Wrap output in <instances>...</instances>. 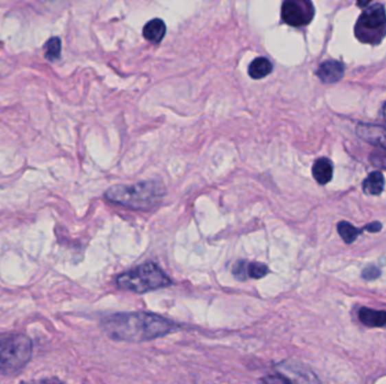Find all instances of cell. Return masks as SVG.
Segmentation results:
<instances>
[{"instance_id": "9", "label": "cell", "mask_w": 386, "mask_h": 384, "mask_svg": "<svg viewBox=\"0 0 386 384\" xmlns=\"http://www.w3.org/2000/svg\"><path fill=\"white\" fill-rule=\"evenodd\" d=\"M357 134L365 141L372 145H380L386 150V129L383 126L373 124H359L357 126Z\"/></svg>"}, {"instance_id": "3", "label": "cell", "mask_w": 386, "mask_h": 384, "mask_svg": "<svg viewBox=\"0 0 386 384\" xmlns=\"http://www.w3.org/2000/svg\"><path fill=\"white\" fill-rule=\"evenodd\" d=\"M117 284L122 290L144 294L170 287L172 280L157 265L147 263L119 275Z\"/></svg>"}, {"instance_id": "19", "label": "cell", "mask_w": 386, "mask_h": 384, "mask_svg": "<svg viewBox=\"0 0 386 384\" xmlns=\"http://www.w3.org/2000/svg\"><path fill=\"white\" fill-rule=\"evenodd\" d=\"M378 276H380V271H378V268L374 267V266L365 268V271L363 272V277L366 280H375Z\"/></svg>"}, {"instance_id": "7", "label": "cell", "mask_w": 386, "mask_h": 384, "mask_svg": "<svg viewBox=\"0 0 386 384\" xmlns=\"http://www.w3.org/2000/svg\"><path fill=\"white\" fill-rule=\"evenodd\" d=\"M233 275L238 280H259L269 273L266 264L258 261H240L233 267Z\"/></svg>"}, {"instance_id": "2", "label": "cell", "mask_w": 386, "mask_h": 384, "mask_svg": "<svg viewBox=\"0 0 386 384\" xmlns=\"http://www.w3.org/2000/svg\"><path fill=\"white\" fill-rule=\"evenodd\" d=\"M165 189L157 182H141L135 185H117L108 189L109 201L131 208H150L164 196Z\"/></svg>"}, {"instance_id": "8", "label": "cell", "mask_w": 386, "mask_h": 384, "mask_svg": "<svg viewBox=\"0 0 386 384\" xmlns=\"http://www.w3.org/2000/svg\"><path fill=\"white\" fill-rule=\"evenodd\" d=\"M279 369H280V373L288 376L294 384H320V382L317 381V379L315 378V375L305 369L304 366L285 363L279 366Z\"/></svg>"}, {"instance_id": "1", "label": "cell", "mask_w": 386, "mask_h": 384, "mask_svg": "<svg viewBox=\"0 0 386 384\" xmlns=\"http://www.w3.org/2000/svg\"><path fill=\"white\" fill-rule=\"evenodd\" d=\"M109 338L124 343H143L177 331L174 322L150 312L115 313L102 322Z\"/></svg>"}, {"instance_id": "5", "label": "cell", "mask_w": 386, "mask_h": 384, "mask_svg": "<svg viewBox=\"0 0 386 384\" xmlns=\"http://www.w3.org/2000/svg\"><path fill=\"white\" fill-rule=\"evenodd\" d=\"M354 33L359 41L378 45L386 35V15L383 5L374 3L365 10L358 19Z\"/></svg>"}, {"instance_id": "14", "label": "cell", "mask_w": 386, "mask_h": 384, "mask_svg": "<svg viewBox=\"0 0 386 384\" xmlns=\"http://www.w3.org/2000/svg\"><path fill=\"white\" fill-rule=\"evenodd\" d=\"M273 66L271 61L266 58L260 57L254 59L249 67V75L251 78L261 79L273 73Z\"/></svg>"}, {"instance_id": "21", "label": "cell", "mask_w": 386, "mask_h": 384, "mask_svg": "<svg viewBox=\"0 0 386 384\" xmlns=\"http://www.w3.org/2000/svg\"><path fill=\"white\" fill-rule=\"evenodd\" d=\"M381 228H382L381 224H378V222H374V224H368L367 227H365V229L370 231V232H377V231L381 230Z\"/></svg>"}, {"instance_id": "11", "label": "cell", "mask_w": 386, "mask_h": 384, "mask_svg": "<svg viewBox=\"0 0 386 384\" xmlns=\"http://www.w3.org/2000/svg\"><path fill=\"white\" fill-rule=\"evenodd\" d=\"M165 33H166V25L159 19H152L147 23L143 31L144 38L152 43H159L164 38Z\"/></svg>"}, {"instance_id": "4", "label": "cell", "mask_w": 386, "mask_h": 384, "mask_svg": "<svg viewBox=\"0 0 386 384\" xmlns=\"http://www.w3.org/2000/svg\"><path fill=\"white\" fill-rule=\"evenodd\" d=\"M32 353V340L25 335H8L0 338V372L16 374L30 362Z\"/></svg>"}, {"instance_id": "17", "label": "cell", "mask_w": 386, "mask_h": 384, "mask_svg": "<svg viewBox=\"0 0 386 384\" xmlns=\"http://www.w3.org/2000/svg\"><path fill=\"white\" fill-rule=\"evenodd\" d=\"M61 53V41L60 38H52L47 42L45 45V57L49 60H56L60 57Z\"/></svg>"}, {"instance_id": "13", "label": "cell", "mask_w": 386, "mask_h": 384, "mask_svg": "<svg viewBox=\"0 0 386 384\" xmlns=\"http://www.w3.org/2000/svg\"><path fill=\"white\" fill-rule=\"evenodd\" d=\"M359 319L368 327H384L386 326V312L377 311L373 309L361 308L359 310Z\"/></svg>"}, {"instance_id": "10", "label": "cell", "mask_w": 386, "mask_h": 384, "mask_svg": "<svg viewBox=\"0 0 386 384\" xmlns=\"http://www.w3.org/2000/svg\"><path fill=\"white\" fill-rule=\"evenodd\" d=\"M345 73V67L337 60H328L321 63L317 75L326 84H333L342 78Z\"/></svg>"}, {"instance_id": "22", "label": "cell", "mask_w": 386, "mask_h": 384, "mask_svg": "<svg viewBox=\"0 0 386 384\" xmlns=\"http://www.w3.org/2000/svg\"><path fill=\"white\" fill-rule=\"evenodd\" d=\"M383 115H384V120L386 121V104L384 105Z\"/></svg>"}, {"instance_id": "16", "label": "cell", "mask_w": 386, "mask_h": 384, "mask_svg": "<svg viewBox=\"0 0 386 384\" xmlns=\"http://www.w3.org/2000/svg\"><path fill=\"white\" fill-rule=\"evenodd\" d=\"M338 232L345 243H354V240L357 239L358 235H359L361 231L358 230L357 228L354 227L349 222L342 221V222H339L338 224Z\"/></svg>"}, {"instance_id": "18", "label": "cell", "mask_w": 386, "mask_h": 384, "mask_svg": "<svg viewBox=\"0 0 386 384\" xmlns=\"http://www.w3.org/2000/svg\"><path fill=\"white\" fill-rule=\"evenodd\" d=\"M260 384H294L291 382L288 376H286L282 373L278 374L266 375L264 378L261 379Z\"/></svg>"}, {"instance_id": "20", "label": "cell", "mask_w": 386, "mask_h": 384, "mask_svg": "<svg viewBox=\"0 0 386 384\" xmlns=\"http://www.w3.org/2000/svg\"><path fill=\"white\" fill-rule=\"evenodd\" d=\"M25 384H61V382L57 381L54 379H43L40 381L30 382V383Z\"/></svg>"}, {"instance_id": "12", "label": "cell", "mask_w": 386, "mask_h": 384, "mask_svg": "<svg viewBox=\"0 0 386 384\" xmlns=\"http://www.w3.org/2000/svg\"><path fill=\"white\" fill-rule=\"evenodd\" d=\"M312 171H313V176L315 180H317V183L322 184V185L329 183L330 180H332V164L326 158L317 159L315 161V164H314Z\"/></svg>"}, {"instance_id": "6", "label": "cell", "mask_w": 386, "mask_h": 384, "mask_svg": "<svg viewBox=\"0 0 386 384\" xmlns=\"http://www.w3.org/2000/svg\"><path fill=\"white\" fill-rule=\"evenodd\" d=\"M314 16L313 3L306 0H287L282 3V19L286 24L301 27L307 25Z\"/></svg>"}, {"instance_id": "15", "label": "cell", "mask_w": 386, "mask_h": 384, "mask_svg": "<svg viewBox=\"0 0 386 384\" xmlns=\"http://www.w3.org/2000/svg\"><path fill=\"white\" fill-rule=\"evenodd\" d=\"M384 185H385V180H384L383 173L381 171H374L364 180L363 189L366 194L378 195L383 192Z\"/></svg>"}]
</instances>
